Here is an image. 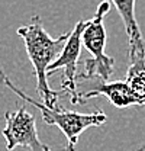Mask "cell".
<instances>
[{
    "label": "cell",
    "mask_w": 145,
    "mask_h": 151,
    "mask_svg": "<svg viewBox=\"0 0 145 151\" xmlns=\"http://www.w3.org/2000/svg\"><path fill=\"white\" fill-rule=\"evenodd\" d=\"M70 34H61L58 38H52L44 28L42 19L38 15L31 18V22L18 29V35L25 42L26 54L32 63L36 77V93L42 97V103L50 108H55L62 90H52L48 84V70L61 55Z\"/></svg>",
    "instance_id": "6da1fadb"
},
{
    "label": "cell",
    "mask_w": 145,
    "mask_h": 151,
    "mask_svg": "<svg viewBox=\"0 0 145 151\" xmlns=\"http://www.w3.org/2000/svg\"><path fill=\"white\" fill-rule=\"evenodd\" d=\"M0 81L1 84H4L7 89H10L13 93L19 96L23 102L34 105L38 108L41 113H42V119L45 124L48 125H55L57 128H60V131L65 135L67 139V145L64 151H75V145L78 142V138L86 129H89L91 127H100L106 122L108 116L103 111H94L91 113H81V112H74V111H68L60 106L55 108H50L42 102H38L34 97L28 96L23 90H20L18 86H15L10 78L4 74V71L0 67Z\"/></svg>",
    "instance_id": "7a4b0ae2"
},
{
    "label": "cell",
    "mask_w": 145,
    "mask_h": 151,
    "mask_svg": "<svg viewBox=\"0 0 145 151\" xmlns=\"http://www.w3.org/2000/svg\"><path fill=\"white\" fill-rule=\"evenodd\" d=\"M110 12V3L102 1L94 16L86 22L81 42L83 48L90 52V58L84 60V71L78 74V78L108 81L115 71V60L105 54L106 47V29H105V16Z\"/></svg>",
    "instance_id": "3957f363"
},
{
    "label": "cell",
    "mask_w": 145,
    "mask_h": 151,
    "mask_svg": "<svg viewBox=\"0 0 145 151\" xmlns=\"http://www.w3.org/2000/svg\"><path fill=\"white\" fill-rule=\"evenodd\" d=\"M1 134L4 137L7 151L15 150L16 147H25L29 151H52L39 139L35 116L28 112L25 106H20L13 112H6Z\"/></svg>",
    "instance_id": "277c9868"
},
{
    "label": "cell",
    "mask_w": 145,
    "mask_h": 151,
    "mask_svg": "<svg viewBox=\"0 0 145 151\" xmlns=\"http://www.w3.org/2000/svg\"><path fill=\"white\" fill-rule=\"evenodd\" d=\"M84 26H86L84 20H78L75 23L74 29L70 34V38L65 44L64 51L48 70V76L54 74L55 71H62L61 90L64 93L70 94V102L72 105H78L81 102L80 92L77 90V78H78L77 65H78V60H80L81 48H83L81 35H83Z\"/></svg>",
    "instance_id": "5b68a950"
},
{
    "label": "cell",
    "mask_w": 145,
    "mask_h": 151,
    "mask_svg": "<svg viewBox=\"0 0 145 151\" xmlns=\"http://www.w3.org/2000/svg\"><path fill=\"white\" fill-rule=\"evenodd\" d=\"M96 96H105L116 108L142 106V103L131 92L125 80H116V81H100L99 80V84L94 89H91L89 92H80L81 102L90 97H96Z\"/></svg>",
    "instance_id": "8992f818"
},
{
    "label": "cell",
    "mask_w": 145,
    "mask_h": 151,
    "mask_svg": "<svg viewBox=\"0 0 145 151\" xmlns=\"http://www.w3.org/2000/svg\"><path fill=\"white\" fill-rule=\"evenodd\" d=\"M119 16L122 18L125 31L128 35V44H129V52L128 58L145 54V41L142 39L141 29L138 26V22L135 18V3L136 0H110Z\"/></svg>",
    "instance_id": "52a82bcc"
},
{
    "label": "cell",
    "mask_w": 145,
    "mask_h": 151,
    "mask_svg": "<svg viewBox=\"0 0 145 151\" xmlns=\"http://www.w3.org/2000/svg\"><path fill=\"white\" fill-rule=\"evenodd\" d=\"M125 81L135 97L145 106V54L129 58Z\"/></svg>",
    "instance_id": "ba28073f"
},
{
    "label": "cell",
    "mask_w": 145,
    "mask_h": 151,
    "mask_svg": "<svg viewBox=\"0 0 145 151\" xmlns=\"http://www.w3.org/2000/svg\"><path fill=\"white\" fill-rule=\"evenodd\" d=\"M136 151H145V145H142V147H139Z\"/></svg>",
    "instance_id": "9c48e42d"
}]
</instances>
